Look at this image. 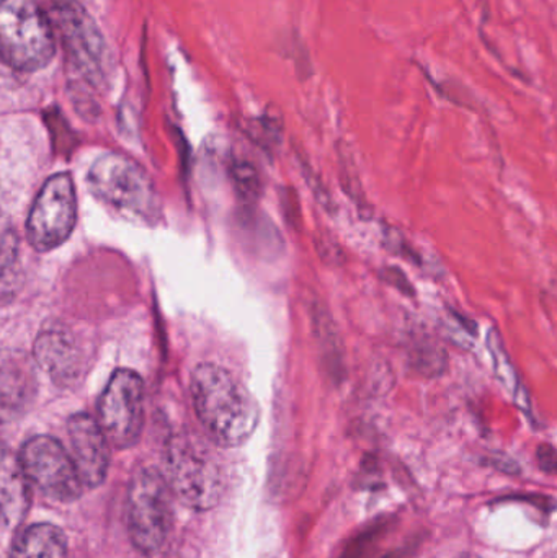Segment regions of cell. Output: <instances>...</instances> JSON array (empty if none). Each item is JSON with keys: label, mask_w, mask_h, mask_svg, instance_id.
Here are the masks:
<instances>
[{"label": "cell", "mask_w": 557, "mask_h": 558, "mask_svg": "<svg viewBox=\"0 0 557 558\" xmlns=\"http://www.w3.org/2000/svg\"><path fill=\"white\" fill-rule=\"evenodd\" d=\"M23 474L33 487L58 504H72L82 497L81 478L71 454L51 436H33L20 449Z\"/></svg>", "instance_id": "7"}, {"label": "cell", "mask_w": 557, "mask_h": 558, "mask_svg": "<svg viewBox=\"0 0 557 558\" xmlns=\"http://www.w3.org/2000/svg\"><path fill=\"white\" fill-rule=\"evenodd\" d=\"M540 461H542L545 471L552 472L556 465L555 449H553L552 446H543V448L540 449Z\"/></svg>", "instance_id": "19"}, {"label": "cell", "mask_w": 557, "mask_h": 558, "mask_svg": "<svg viewBox=\"0 0 557 558\" xmlns=\"http://www.w3.org/2000/svg\"><path fill=\"white\" fill-rule=\"evenodd\" d=\"M336 338H337V335H332V337H330V351H334L336 350V347H334V344H337V341H336ZM320 343H329V340H327L326 337H324V333H320Z\"/></svg>", "instance_id": "20"}, {"label": "cell", "mask_w": 557, "mask_h": 558, "mask_svg": "<svg viewBox=\"0 0 557 558\" xmlns=\"http://www.w3.org/2000/svg\"><path fill=\"white\" fill-rule=\"evenodd\" d=\"M489 348L491 353H493L494 367H496L497 376L502 379L504 386L513 389V387H516V373H513L512 366H510L507 354L504 353V348L500 347V341L499 338L496 337V333H491Z\"/></svg>", "instance_id": "17"}, {"label": "cell", "mask_w": 557, "mask_h": 558, "mask_svg": "<svg viewBox=\"0 0 557 558\" xmlns=\"http://www.w3.org/2000/svg\"><path fill=\"white\" fill-rule=\"evenodd\" d=\"M77 221V196L69 173L46 180L26 219V238L38 252L58 248L71 238Z\"/></svg>", "instance_id": "6"}, {"label": "cell", "mask_w": 557, "mask_h": 558, "mask_svg": "<svg viewBox=\"0 0 557 558\" xmlns=\"http://www.w3.org/2000/svg\"><path fill=\"white\" fill-rule=\"evenodd\" d=\"M35 360L59 386H71L81 377V347L64 325L52 324L39 331L35 341Z\"/></svg>", "instance_id": "12"}, {"label": "cell", "mask_w": 557, "mask_h": 558, "mask_svg": "<svg viewBox=\"0 0 557 558\" xmlns=\"http://www.w3.org/2000/svg\"><path fill=\"white\" fill-rule=\"evenodd\" d=\"M32 508V484L23 474L19 458L0 446V520L16 527Z\"/></svg>", "instance_id": "13"}, {"label": "cell", "mask_w": 557, "mask_h": 558, "mask_svg": "<svg viewBox=\"0 0 557 558\" xmlns=\"http://www.w3.org/2000/svg\"><path fill=\"white\" fill-rule=\"evenodd\" d=\"M196 416L215 445L238 448L249 441L261 410L245 384L228 367L202 363L190 380Z\"/></svg>", "instance_id": "1"}, {"label": "cell", "mask_w": 557, "mask_h": 558, "mask_svg": "<svg viewBox=\"0 0 557 558\" xmlns=\"http://www.w3.org/2000/svg\"><path fill=\"white\" fill-rule=\"evenodd\" d=\"M52 12L69 61L75 71L94 81L100 72L104 39L82 0H52Z\"/></svg>", "instance_id": "9"}, {"label": "cell", "mask_w": 557, "mask_h": 558, "mask_svg": "<svg viewBox=\"0 0 557 558\" xmlns=\"http://www.w3.org/2000/svg\"><path fill=\"white\" fill-rule=\"evenodd\" d=\"M55 51L52 22L38 0H0V59L7 65L39 71Z\"/></svg>", "instance_id": "2"}, {"label": "cell", "mask_w": 557, "mask_h": 558, "mask_svg": "<svg viewBox=\"0 0 557 558\" xmlns=\"http://www.w3.org/2000/svg\"><path fill=\"white\" fill-rule=\"evenodd\" d=\"M36 390L32 357L19 350L0 351V423L20 418L35 400Z\"/></svg>", "instance_id": "11"}, {"label": "cell", "mask_w": 557, "mask_h": 558, "mask_svg": "<svg viewBox=\"0 0 557 558\" xmlns=\"http://www.w3.org/2000/svg\"><path fill=\"white\" fill-rule=\"evenodd\" d=\"M232 182L235 192L245 202H254L261 196L262 182L258 170L247 160H234L231 166Z\"/></svg>", "instance_id": "16"}, {"label": "cell", "mask_w": 557, "mask_h": 558, "mask_svg": "<svg viewBox=\"0 0 557 558\" xmlns=\"http://www.w3.org/2000/svg\"><path fill=\"white\" fill-rule=\"evenodd\" d=\"M72 461L77 469L82 487L87 490L100 487L110 469V442L97 420L87 413H77L68 422Z\"/></svg>", "instance_id": "10"}, {"label": "cell", "mask_w": 557, "mask_h": 558, "mask_svg": "<svg viewBox=\"0 0 557 558\" xmlns=\"http://www.w3.org/2000/svg\"><path fill=\"white\" fill-rule=\"evenodd\" d=\"M126 524L131 543L144 557L162 556L173 526L172 492L162 472L143 468L131 478Z\"/></svg>", "instance_id": "3"}, {"label": "cell", "mask_w": 557, "mask_h": 558, "mask_svg": "<svg viewBox=\"0 0 557 558\" xmlns=\"http://www.w3.org/2000/svg\"><path fill=\"white\" fill-rule=\"evenodd\" d=\"M457 558H481V557L470 556V554H464V556H460V557H457Z\"/></svg>", "instance_id": "21"}, {"label": "cell", "mask_w": 557, "mask_h": 558, "mask_svg": "<svg viewBox=\"0 0 557 558\" xmlns=\"http://www.w3.org/2000/svg\"><path fill=\"white\" fill-rule=\"evenodd\" d=\"M20 247L16 232L0 225V301L12 295L20 281Z\"/></svg>", "instance_id": "15"}, {"label": "cell", "mask_w": 557, "mask_h": 558, "mask_svg": "<svg viewBox=\"0 0 557 558\" xmlns=\"http://www.w3.org/2000/svg\"><path fill=\"white\" fill-rule=\"evenodd\" d=\"M9 558H68V537L55 524H29L16 533Z\"/></svg>", "instance_id": "14"}, {"label": "cell", "mask_w": 557, "mask_h": 558, "mask_svg": "<svg viewBox=\"0 0 557 558\" xmlns=\"http://www.w3.org/2000/svg\"><path fill=\"white\" fill-rule=\"evenodd\" d=\"M414 361L417 369L431 376V374L441 373V361H445V354L427 350L424 353L417 354Z\"/></svg>", "instance_id": "18"}, {"label": "cell", "mask_w": 557, "mask_h": 558, "mask_svg": "<svg viewBox=\"0 0 557 558\" xmlns=\"http://www.w3.org/2000/svg\"><path fill=\"white\" fill-rule=\"evenodd\" d=\"M98 425L108 442L130 449L144 426V384L134 371L118 369L98 400Z\"/></svg>", "instance_id": "8"}, {"label": "cell", "mask_w": 557, "mask_h": 558, "mask_svg": "<svg viewBox=\"0 0 557 558\" xmlns=\"http://www.w3.org/2000/svg\"><path fill=\"white\" fill-rule=\"evenodd\" d=\"M87 180L92 193L118 215L146 221L156 213L157 196L149 175L128 157L104 154L88 170Z\"/></svg>", "instance_id": "4"}, {"label": "cell", "mask_w": 557, "mask_h": 558, "mask_svg": "<svg viewBox=\"0 0 557 558\" xmlns=\"http://www.w3.org/2000/svg\"><path fill=\"white\" fill-rule=\"evenodd\" d=\"M170 492L192 510H211L222 495V475L211 456L185 438L173 439L166 454Z\"/></svg>", "instance_id": "5"}]
</instances>
